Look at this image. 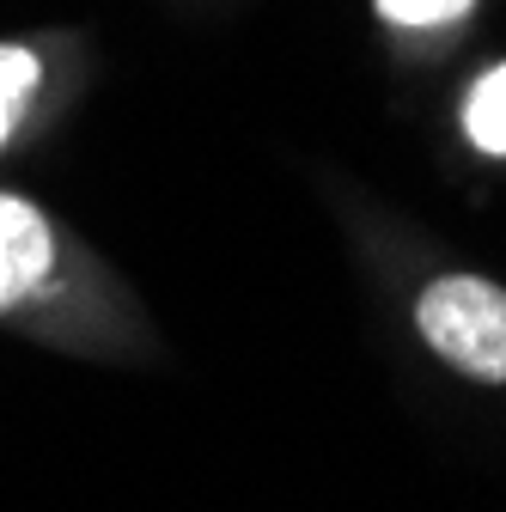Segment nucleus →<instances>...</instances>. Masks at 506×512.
Masks as SVG:
<instances>
[{
  "label": "nucleus",
  "mask_w": 506,
  "mask_h": 512,
  "mask_svg": "<svg viewBox=\"0 0 506 512\" xmlns=\"http://www.w3.org/2000/svg\"><path fill=\"white\" fill-rule=\"evenodd\" d=\"M49 263H55V238L43 214L31 202L0 196V305L37 293L49 281Z\"/></svg>",
  "instance_id": "nucleus-2"
},
{
  "label": "nucleus",
  "mask_w": 506,
  "mask_h": 512,
  "mask_svg": "<svg viewBox=\"0 0 506 512\" xmlns=\"http://www.w3.org/2000/svg\"><path fill=\"white\" fill-rule=\"evenodd\" d=\"M415 324L439 360H452L464 378L506 384V287L482 275H446L415 305Z\"/></svg>",
  "instance_id": "nucleus-1"
},
{
  "label": "nucleus",
  "mask_w": 506,
  "mask_h": 512,
  "mask_svg": "<svg viewBox=\"0 0 506 512\" xmlns=\"http://www.w3.org/2000/svg\"><path fill=\"white\" fill-rule=\"evenodd\" d=\"M464 128L482 153H506V68L476 80V92L464 104Z\"/></svg>",
  "instance_id": "nucleus-3"
},
{
  "label": "nucleus",
  "mask_w": 506,
  "mask_h": 512,
  "mask_svg": "<svg viewBox=\"0 0 506 512\" xmlns=\"http://www.w3.org/2000/svg\"><path fill=\"white\" fill-rule=\"evenodd\" d=\"M31 92H37V55L0 43V147H7V135H13L19 110L31 104Z\"/></svg>",
  "instance_id": "nucleus-4"
},
{
  "label": "nucleus",
  "mask_w": 506,
  "mask_h": 512,
  "mask_svg": "<svg viewBox=\"0 0 506 512\" xmlns=\"http://www.w3.org/2000/svg\"><path fill=\"white\" fill-rule=\"evenodd\" d=\"M378 13L391 25H409V31H427V25H452L470 13V0H378Z\"/></svg>",
  "instance_id": "nucleus-5"
}]
</instances>
